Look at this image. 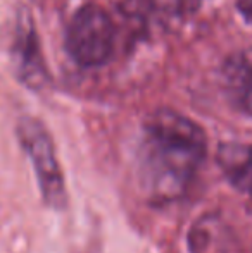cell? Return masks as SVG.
<instances>
[{"label":"cell","instance_id":"6","mask_svg":"<svg viewBox=\"0 0 252 253\" xmlns=\"http://www.w3.org/2000/svg\"><path fill=\"white\" fill-rule=\"evenodd\" d=\"M232 247L233 240L228 226L214 213L202 215L190 227V253H230Z\"/></svg>","mask_w":252,"mask_h":253},{"label":"cell","instance_id":"4","mask_svg":"<svg viewBox=\"0 0 252 253\" xmlns=\"http://www.w3.org/2000/svg\"><path fill=\"white\" fill-rule=\"evenodd\" d=\"M221 76L230 102L240 112L252 117V50L237 52L228 57Z\"/></svg>","mask_w":252,"mask_h":253},{"label":"cell","instance_id":"9","mask_svg":"<svg viewBox=\"0 0 252 253\" xmlns=\"http://www.w3.org/2000/svg\"><path fill=\"white\" fill-rule=\"evenodd\" d=\"M180 2H182V5H183V10H185V12H190V10H194L195 7L199 5L201 0H180Z\"/></svg>","mask_w":252,"mask_h":253},{"label":"cell","instance_id":"5","mask_svg":"<svg viewBox=\"0 0 252 253\" xmlns=\"http://www.w3.org/2000/svg\"><path fill=\"white\" fill-rule=\"evenodd\" d=\"M216 160L226 181L240 193L252 198V145L223 143L219 145Z\"/></svg>","mask_w":252,"mask_h":253},{"label":"cell","instance_id":"8","mask_svg":"<svg viewBox=\"0 0 252 253\" xmlns=\"http://www.w3.org/2000/svg\"><path fill=\"white\" fill-rule=\"evenodd\" d=\"M239 10L252 24V0H239Z\"/></svg>","mask_w":252,"mask_h":253},{"label":"cell","instance_id":"1","mask_svg":"<svg viewBox=\"0 0 252 253\" xmlns=\"http://www.w3.org/2000/svg\"><path fill=\"white\" fill-rule=\"evenodd\" d=\"M207 155L202 127L183 114L161 109L149 116L142 143V177L155 200L182 197Z\"/></svg>","mask_w":252,"mask_h":253},{"label":"cell","instance_id":"3","mask_svg":"<svg viewBox=\"0 0 252 253\" xmlns=\"http://www.w3.org/2000/svg\"><path fill=\"white\" fill-rule=\"evenodd\" d=\"M17 136L33 164L45 203L52 209H64L67 202L66 183L49 131L37 119L23 117L17 124Z\"/></svg>","mask_w":252,"mask_h":253},{"label":"cell","instance_id":"2","mask_svg":"<svg viewBox=\"0 0 252 253\" xmlns=\"http://www.w3.org/2000/svg\"><path fill=\"white\" fill-rule=\"evenodd\" d=\"M116 26L102 7L88 3L76 10L69 21L66 47L69 55L83 67H97L109 60L114 50Z\"/></svg>","mask_w":252,"mask_h":253},{"label":"cell","instance_id":"7","mask_svg":"<svg viewBox=\"0 0 252 253\" xmlns=\"http://www.w3.org/2000/svg\"><path fill=\"white\" fill-rule=\"evenodd\" d=\"M16 64L23 81L28 86H42L45 80V67L38 50L37 37L31 28H21L16 38Z\"/></svg>","mask_w":252,"mask_h":253}]
</instances>
